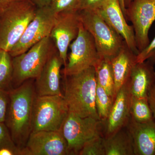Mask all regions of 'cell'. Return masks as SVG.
I'll return each instance as SVG.
<instances>
[{"label":"cell","instance_id":"obj_1","mask_svg":"<svg viewBox=\"0 0 155 155\" xmlns=\"http://www.w3.org/2000/svg\"><path fill=\"white\" fill-rule=\"evenodd\" d=\"M34 79H28L9 91L10 101L5 123L13 141L22 150L31 132L32 110L36 95Z\"/></svg>","mask_w":155,"mask_h":155},{"label":"cell","instance_id":"obj_2","mask_svg":"<svg viewBox=\"0 0 155 155\" xmlns=\"http://www.w3.org/2000/svg\"><path fill=\"white\" fill-rule=\"evenodd\" d=\"M97 85L94 67L73 75H64L63 96L69 113L100 120L95 105Z\"/></svg>","mask_w":155,"mask_h":155},{"label":"cell","instance_id":"obj_3","mask_svg":"<svg viewBox=\"0 0 155 155\" xmlns=\"http://www.w3.org/2000/svg\"><path fill=\"white\" fill-rule=\"evenodd\" d=\"M37 8L31 0H23L0 11V49L11 51L33 19Z\"/></svg>","mask_w":155,"mask_h":155},{"label":"cell","instance_id":"obj_4","mask_svg":"<svg viewBox=\"0 0 155 155\" xmlns=\"http://www.w3.org/2000/svg\"><path fill=\"white\" fill-rule=\"evenodd\" d=\"M56 48L53 40L48 36L25 52L12 58L13 88L18 87L28 79H35Z\"/></svg>","mask_w":155,"mask_h":155},{"label":"cell","instance_id":"obj_5","mask_svg":"<svg viewBox=\"0 0 155 155\" xmlns=\"http://www.w3.org/2000/svg\"><path fill=\"white\" fill-rule=\"evenodd\" d=\"M69 114L64 96L36 95L32 110L31 132L62 130Z\"/></svg>","mask_w":155,"mask_h":155},{"label":"cell","instance_id":"obj_6","mask_svg":"<svg viewBox=\"0 0 155 155\" xmlns=\"http://www.w3.org/2000/svg\"><path fill=\"white\" fill-rule=\"evenodd\" d=\"M81 22L94 39L101 59L110 60L117 54L125 42L95 11H78Z\"/></svg>","mask_w":155,"mask_h":155},{"label":"cell","instance_id":"obj_7","mask_svg":"<svg viewBox=\"0 0 155 155\" xmlns=\"http://www.w3.org/2000/svg\"><path fill=\"white\" fill-rule=\"evenodd\" d=\"M70 52L63 69L64 76L76 74L91 67H95L101 60L94 39L81 23L77 37L70 44Z\"/></svg>","mask_w":155,"mask_h":155},{"label":"cell","instance_id":"obj_8","mask_svg":"<svg viewBox=\"0 0 155 155\" xmlns=\"http://www.w3.org/2000/svg\"><path fill=\"white\" fill-rule=\"evenodd\" d=\"M62 130L68 143L69 155H77L87 140L97 136H104V123L92 117L82 118L69 113Z\"/></svg>","mask_w":155,"mask_h":155},{"label":"cell","instance_id":"obj_9","mask_svg":"<svg viewBox=\"0 0 155 155\" xmlns=\"http://www.w3.org/2000/svg\"><path fill=\"white\" fill-rule=\"evenodd\" d=\"M56 15L48 6L38 8L35 16L22 36L9 52L11 57L25 52L34 45L50 36Z\"/></svg>","mask_w":155,"mask_h":155},{"label":"cell","instance_id":"obj_10","mask_svg":"<svg viewBox=\"0 0 155 155\" xmlns=\"http://www.w3.org/2000/svg\"><path fill=\"white\" fill-rule=\"evenodd\" d=\"M126 19L132 22L139 53L150 43L149 32L155 22V0H132L126 8Z\"/></svg>","mask_w":155,"mask_h":155},{"label":"cell","instance_id":"obj_11","mask_svg":"<svg viewBox=\"0 0 155 155\" xmlns=\"http://www.w3.org/2000/svg\"><path fill=\"white\" fill-rule=\"evenodd\" d=\"M81 23L78 11H64L56 15L50 36L58 50L64 67L70 44L77 37Z\"/></svg>","mask_w":155,"mask_h":155},{"label":"cell","instance_id":"obj_12","mask_svg":"<svg viewBox=\"0 0 155 155\" xmlns=\"http://www.w3.org/2000/svg\"><path fill=\"white\" fill-rule=\"evenodd\" d=\"M22 152L23 155H69L62 130L31 132Z\"/></svg>","mask_w":155,"mask_h":155},{"label":"cell","instance_id":"obj_13","mask_svg":"<svg viewBox=\"0 0 155 155\" xmlns=\"http://www.w3.org/2000/svg\"><path fill=\"white\" fill-rule=\"evenodd\" d=\"M94 11L122 37L128 48L137 55L139 51L133 27L128 25L126 22L119 0H105Z\"/></svg>","mask_w":155,"mask_h":155},{"label":"cell","instance_id":"obj_14","mask_svg":"<svg viewBox=\"0 0 155 155\" xmlns=\"http://www.w3.org/2000/svg\"><path fill=\"white\" fill-rule=\"evenodd\" d=\"M132 97L129 80L117 93L108 118L104 122V137H110L126 127L130 118Z\"/></svg>","mask_w":155,"mask_h":155},{"label":"cell","instance_id":"obj_15","mask_svg":"<svg viewBox=\"0 0 155 155\" xmlns=\"http://www.w3.org/2000/svg\"><path fill=\"white\" fill-rule=\"evenodd\" d=\"M63 65L57 48L34 82L38 96H63L61 89V68Z\"/></svg>","mask_w":155,"mask_h":155},{"label":"cell","instance_id":"obj_16","mask_svg":"<svg viewBox=\"0 0 155 155\" xmlns=\"http://www.w3.org/2000/svg\"><path fill=\"white\" fill-rule=\"evenodd\" d=\"M126 127L133 140L134 155H155V119L141 123L130 118Z\"/></svg>","mask_w":155,"mask_h":155},{"label":"cell","instance_id":"obj_17","mask_svg":"<svg viewBox=\"0 0 155 155\" xmlns=\"http://www.w3.org/2000/svg\"><path fill=\"white\" fill-rule=\"evenodd\" d=\"M110 61L115 82V99L120 88L130 79L134 68L137 64V54L125 41L119 53Z\"/></svg>","mask_w":155,"mask_h":155},{"label":"cell","instance_id":"obj_18","mask_svg":"<svg viewBox=\"0 0 155 155\" xmlns=\"http://www.w3.org/2000/svg\"><path fill=\"white\" fill-rule=\"evenodd\" d=\"M154 64L146 61L136 64L134 68L129 83L133 96L147 97L148 94L155 84Z\"/></svg>","mask_w":155,"mask_h":155},{"label":"cell","instance_id":"obj_19","mask_svg":"<svg viewBox=\"0 0 155 155\" xmlns=\"http://www.w3.org/2000/svg\"><path fill=\"white\" fill-rule=\"evenodd\" d=\"M106 155H134L133 140L126 127L104 137Z\"/></svg>","mask_w":155,"mask_h":155},{"label":"cell","instance_id":"obj_20","mask_svg":"<svg viewBox=\"0 0 155 155\" xmlns=\"http://www.w3.org/2000/svg\"><path fill=\"white\" fill-rule=\"evenodd\" d=\"M97 84L115 99V82L114 74L109 59H101L95 67Z\"/></svg>","mask_w":155,"mask_h":155},{"label":"cell","instance_id":"obj_21","mask_svg":"<svg viewBox=\"0 0 155 155\" xmlns=\"http://www.w3.org/2000/svg\"><path fill=\"white\" fill-rule=\"evenodd\" d=\"M130 115V118L139 123H147L155 119L147 97L132 96Z\"/></svg>","mask_w":155,"mask_h":155},{"label":"cell","instance_id":"obj_22","mask_svg":"<svg viewBox=\"0 0 155 155\" xmlns=\"http://www.w3.org/2000/svg\"><path fill=\"white\" fill-rule=\"evenodd\" d=\"M12 57L8 51L0 49V89L9 91L12 87Z\"/></svg>","mask_w":155,"mask_h":155},{"label":"cell","instance_id":"obj_23","mask_svg":"<svg viewBox=\"0 0 155 155\" xmlns=\"http://www.w3.org/2000/svg\"><path fill=\"white\" fill-rule=\"evenodd\" d=\"M114 100L104 89L97 84L95 95L96 108L100 119L104 122L110 114Z\"/></svg>","mask_w":155,"mask_h":155},{"label":"cell","instance_id":"obj_24","mask_svg":"<svg viewBox=\"0 0 155 155\" xmlns=\"http://www.w3.org/2000/svg\"><path fill=\"white\" fill-rule=\"evenodd\" d=\"M104 137L97 136L93 137L84 144L79 155H106Z\"/></svg>","mask_w":155,"mask_h":155},{"label":"cell","instance_id":"obj_25","mask_svg":"<svg viewBox=\"0 0 155 155\" xmlns=\"http://www.w3.org/2000/svg\"><path fill=\"white\" fill-rule=\"evenodd\" d=\"M80 0H51L47 6L54 14L64 11H78Z\"/></svg>","mask_w":155,"mask_h":155},{"label":"cell","instance_id":"obj_26","mask_svg":"<svg viewBox=\"0 0 155 155\" xmlns=\"http://www.w3.org/2000/svg\"><path fill=\"white\" fill-rule=\"evenodd\" d=\"M146 61H149L154 65L155 64V36L148 45L137 55V63Z\"/></svg>","mask_w":155,"mask_h":155},{"label":"cell","instance_id":"obj_27","mask_svg":"<svg viewBox=\"0 0 155 155\" xmlns=\"http://www.w3.org/2000/svg\"><path fill=\"white\" fill-rule=\"evenodd\" d=\"M9 101V91L0 89V122L5 121Z\"/></svg>","mask_w":155,"mask_h":155},{"label":"cell","instance_id":"obj_28","mask_svg":"<svg viewBox=\"0 0 155 155\" xmlns=\"http://www.w3.org/2000/svg\"><path fill=\"white\" fill-rule=\"evenodd\" d=\"M14 143L6 124L0 122V147Z\"/></svg>","mask_w":155,"mask_h":155},{"label":"cell","instance_id":"obj_29","mask_svg":"<svg viewBox=\"0 0 155 155\" xmlns=\"http://www.w3.org/2000/svg\"><path fill=\"white\" fill-rule=\"evenodd\" d=\"M105 0H80L78 11L93 10L97 8Z\"/></svg>","mask_w":155,"mask_h":155},{"label":"cell","instance_id":"obj_30","mask_svg":"<svg viewBox=\"0 0 155 155\" xmlns=\"http://www.w3.org/2000/svg\"><path fill=\"white\" fill-rule=\"evenodd\" d=\"M0 155H23V152L14 143L1 147Z\"/></svg>","mask_w":155,"mask_h":155},{"label":"cell","instance_id":"obj_31","mask_svg":"<svg viewBox=\"0 0 155 155\" xmlns=\"http://www.w3.org/2000/svg\"><path fill=\"white\" fill-rule=\"evenodd\" d=\"M148 100L152 111L153 112V116L155 119V84L148 94Z\"/></svg>","mask_w":155,"mask_h":155},{"label":"cell","instance_id":"obj_32","mask_svg":"<svg viewBox=\"0 0 155 155\" xmlns=\"http://www.w3.org/2000/svg\"><path fill=\"white\" fill-rule=\"evenodd\" d=\"M37 8H43L49 5L51 0H31Z\"/></svg>","mask_w":155,"mask_h":155},{"label":"cell","instance_id":"obj_33","mask_svg":"<svg viewBox=\"0 0 155 155\" xmlns=\"http://www.w3.org/2000/svg\"><path fill=\"white\" fill-rule=\"evenodd\" d=\"M23 0H0V11L11 4Z\"/></svg>","mask_w":155,"mask_h":155},{"label":"cell","instance_id":"obj_34","mask_svg":"<svg viewBox=\"0 0 155 155\" xmlns=\"http://www.w3.org/2000/svg\"><path fill=\"white\" fill-rule=\"evenodd\" d=\"M119 1L120 4V6H121V8H122V11H123V13H124V15H125V18H126V8H125L124 0H119Z\"/></svg>","mask_w":155,"mask_h":155},{"label":"cell","instance_id":"obj_35","mask_svg":"<svg viewBox=\"0 0 155 155\" xmlns=\"http://www.w3.org/2000/svg\"><path fill=\"white\" fill-rule=\"evenodd\" d=\"M132 0H124V3H125V8H126L128 7V6L129 5L130 3L132 2Z\"/></svg>","mask_w":155,"mask_h":155}]
</instances>
